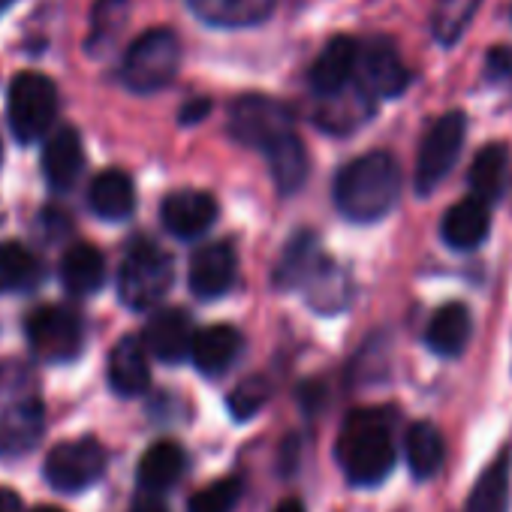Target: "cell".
Masks as SVG:
<instances>
[{
    "label": "cell",
    "instance_id": "cell-1",
    "mask_svg": "<svg viewBox=\"0 0 512 512\" xmlns=\"http://www.w3.org/2000/svg\"><path fill=\"white\" fill-rule=\"evenodd\" d=\"M338 464L350 485H380L395 470V419L383 407L353 410L338 434Z\"/></svg>",
    "mask_w": 512,
    "mask_h": 512
},
{
    "label": "cell",
    "instance_id": "cell-2",
    "mask_svg": "<svg viewBox=\"0 0 512 512\" xmlns=\"http://www.w3.org/2000/svg\"><path fill=\"white\" fill-rule=\"evenodd\" d=\"M332 196L347 220L374 223L398 205L401 166L389 151H368L338 172Z\"/></svg>",
    "mask_w": 512,
    "mask_h": 512
},
{
    "label": "cell",
    "instance_id": "cell-3",
    "mask_svg": "<svg viewBox=\"0 0 512 512\" xmlns=\"http://www.w3.org/2000/svg\"><path fill=\"white\" fill-rule=\"evenodd\" d=\"M46 425L40 377L25 362L0 365V455H25Z\"/></svg>",
    "mask_w": 512,
    "mask_h": 512
},
{
    "label": "cell",
    "instance_id": "cell-4",
    "mask_svg": "<svg viewBox=\"0 0 512 512\" xmlns=\"http://www.w3.org/2000/svg\"><path fill=\"white\" fill-rule=\"evenodd\" d=\"M181 64V43L169 28H151L124 55L121 79L136 94H154L166 88Z\"/></svg>",
    "mask_w": 512,
    "mask_h": 512
},
{
    "label": "cell",
    "instance_id": "cell-5",
    "mask_svg": "<svg viewBox=\"0 0 512 512\" xmlns=\"http://www.w3.org/2000/svg\"><path fill=\"white\" fill-rule=\"evenodd\" d=\"M172 287V260L169 253L154 241L130 244L121 275H118V296L133 311L154 308Z\"/></svg>",
    "mask_w": 512,
    "mask_h": 512
},
{
    "label": "cell",
    "instance_id": "cell-6",
    "mask_svg": "<svg viewBox=\"0 0 512 512\" xmlns=\"http://www.w3.org/2000/svg\"><path fill=\"white\" fill-rule=\"evenodd\" d=\"M229 133L256 151H269L272 145H278L284 136L296 133L293 127V112L263 94H247L238 97L229 109Z\"/></svg>",
    "mask_w": 512,
    "mask_h": 512
},
{
    "label": "cell",
    "instance_id": "cell-7",
    "mask_svg": "<svg viewBox=\"0 0 512 512\" xmlns=\"http://www.w3.org/2000/svg\"><path fill=\"white\" fill-rule=\"evenodd\" d=\"M58 112V91L43 73H19L10 82V130L19 142H37L49 133Z\"/></svg>",
    "mask_w": 512,
    "mask_h": 512
},
{
    "label": "cell",
    "instance_id": "cell-8",
    "mask_svg": "<svg viewBox=\"0 0 512 512\" xmlns=\"http://www.w3.org/2000/svg\"><path fill=\"white\" fill-rule=\"evenodd\" d=\"M28 341L37 359L49 365H64L73 362L82 353L85 344V329L82 317L64 305H43L28 317Z\"/></svg>",
    "mask_w": 512,
    "mask_h": 512
},
{
    "label": "cell",
    "instance_id": "cell-9",
    "mask_svg": "<svg viewBox=\"0 0 512 512\" xmlns=\"http://www.w3.org/2000/svg\"><path fill=\"white\" fill-rule=\"evenodd\" d=\"M464 136H467L464 112H446L428 127L419 145V157H416V193L419 196L434 193L437 184L449 175V169L455 166L461 154Z\"/></svg>",
    "mask_w": 512,
    "mask_h": 512
},
{
    "label": "cell",
    "instance_id": "cell-10",
    "mask_svg": "<svg viewBox=\"0 0 512 512\" xmlns=\"http://www.w3.org/2000/svg\"><path fill=\"white\" fill-rule=\"evenodd\" d=\"M103 470H106V449L94 437L58 443L46 455V467H43L49 485L67 494L85 491L103 476Z\"/></svg>",
    "mask_w": 512,
    "mask_h": 512
},
{
    "label": "cell",
    "instance_id": "cell-11",
    "mask_svg": "<svg viewBox=\"0 0 512 512\" xmlns=\"http://www.w3.org/2000/svg\"><path fill=\"white\" fill-rule=\"evenodd\" d=\"M353 79H359V91L368 100H386L398 97L407 88L410 73L389 40H371L365 49H359Z\"/></svg>",
    "mask_w": 512,
    "mask_h": 512
},
{
    "label": "cell",
    "instance_id": "cell-12",
    "mask_svg": "<svg viewBox=\"0 0 512 512\" xmlns=\"http://www.w3.org/2000/svg\"><path fill=\"white\" fill-rule=\"evenodd\" d=\"M238 275V256L232 250V244L226 241H211L202 244L193 256H190V290L193 296L211 302L229 293V287L235 284Z\"/></svg>",
    "mask_w": 512,
    "mask_h": 512
},
{
    "label": "cell",
    "instance_id": "cell-13",
    "mask_svg": "<svg viewBox=\"0 0 512 512\" xmlns=\"http://www.w3.org/2000/svg\"><path fill=\"white\" fill-rule=\"evenodd\" d=\"M160 217L169 235L190 241V238H199L214 223L217 202L205 190H175L163 199Z\"/></svg>",
    "mask_w": 512,
    "mask_h": 512
},
{
    "label": "cell",
    "instance_id": "cell-14",
    "mask_svg": "<svg viewBox=\"0 0 512 512\" xmlns=\"http://www.w3.org/2000/svg\"><path fill=\"white\" fill-rule=\"evenodd\" d=\"M193 323L187 317V311L181 308H166L160 314H154L148 323H145V347L151 356H157L160 362H181L190 356V347H193Z\"/></svg>",
    "mask_w": 512,
    "mask_h": 512
},
{
    "label": "cell",
    "instance_id": "cell-15",
    "mask_svg": "<svg viewBox=\"0 0 512 512\" xmlns=\"http://www.w3.org/2000/svg\"><path fill=\"white\" fill-rule=\"evenodd\" d=\"M356 61H359V46L350 37H335L314 61L311 67V88L320 97H338L347 91L350 79L356 76Z\"/></svg>",
    "mask_w": 512,
    "mask_h": 512
},
{
    "label": "cell",
    "instance_id": "cell-16",
    "mask_svg": "<svg viewBox=\"0 0 512 512\" xmlns=\"http://www.w3.org/2000/svg\"><path fill=\"white\" fill-rule=\"evenodd\" d=\"M241 353V332L235 326H208L193 335L190 359L199 374L220 377L226 374Z\"/></svg>",
    "mask_w": 512,
    "mask_h": 512
},
{
    "label": "cell",
    "instance_id": "cell-17",
    "mask_svg": "<svg viewBox=\"0 0 512 512\" xmlns=\"http://www.w3.org/2000/svg\"><path fill=\"white\" fill-rule=\"evenodd\" d=\"M109 386L121 398H136L148 392L151 386V368H148V353L142 341L136 338H121L112 353H109Z\"/></svg>",
    "mask_w": 512,
    "mask_h": 512
},
{
    "label": "cell",
    "instance_id": "cell-18",
    "mask_svg": "<svg viewBox=\"0 0 512 512\" xmlns=\"http://www.w3.org/2000/svg\"><path fill=\"white\" fill-rule=\"evenodd\" d=\"M85 166L82 139L73 127H61L43 148V175L55 190H70Z\"/></svg>",
    "mask_w": 512,
    "mask_h": 512
},
{
    "label": "cell",
    "instance_id": "cell-19",
    "mask_svg": "<svg viewBox=\"0 0 512 512\" xmlns=\"http://www.w3.org/2000/svg\"><path fill=\"white\" fill-rule=\"evenodd\" d=\"M491 229V214L488 205L479 202L476 196H467L461 202H455L446 214H443V226L440 235L449 247L455 250H473L485 241Z\"/></svg>",
    "mask_w": 512,
    "mask_h": 512
},
{
    "label": "cell",
    "instance_id": "cell-20",
    "mask_svg": "<svg viewBox=\"0 0 512 512\" xmlns=\"http://www.w3.org/2000/svg\"><path fill=\"white\" fill-rule=\"evenodd\" d=\"M190 10L214 28H250L275 13V0H190Z\"/></svg>",
    "mask_w": 512,
    "mask_h": 512
},
{
    "label": "cell",
    "instance_id": "cell-21",
    "mask_svg": "<svg viewBox=\"0 0 512 512\" xmlns=\"http://www.w3.org/2000/svg\"><path fill=\"white\" fill-rule=\"evenodd\" d=\"M470 332H473V320H470L467 305L449 302V305H443L431 317V323L425 329V344H428L431 353L452 359V356H461L464 353V347L470 341Z\"/></svg>",
    "mask_w": 512,
    "mask_h": 512
},
{
    "label": "cell",
    "instance_id": "cell-22",
    "mask_svg": "<svg viewBox=\"0 0 512 512\" xmlns=\"http://www.w3.org/2000/svg\"><path fill=\"white\" fill-rule=\"evenodd\" d=\"M187 470V455L178 443L172 440H160L154 443L142 461H139V470H136V479L139 485L148 491V494H163L169 488L178 485V479L184 476Z\"/></svg>",
    "mask_w": 512,
    "mask_h": 512
},
{
    "label": "cell",
    "instance_id": "cell-23",
    "mask_svg": "<svg viewBox=\"0 0 512 512\" xmlns=\"http://www.w3.org/2000/svg\"><path fill=\"white\" fill-rule=\"evenodd\" d=\"M91 211L103 220H124L136 208V187L133 178L121 169H106L91 181L88 190Z\"/></svg>",
    "mask_w": 512,
    "mask_h": 512
},
{
    "label": "cell",
    "instance_id": "cell-24",
    "mask_svg": "<svg viewBox=\"0 0 512 512\" xmlns=\"http://www.w3.org/2000/svg\"><path fill=\"white\" fill-rule=\"evenodd\" d=\"M509 449H500L473 482L464 512H509Z\"/></svg>",
    "mask_w": 512,
    "mask_h": 512
},
{
    "label": "cell",
    "instance_id": "cell-25",
    "mask_svg": "<svg viewBox=\"0 0 512 512\" xmlns=\"http://www.w3.org/2000/svg\"><path fill=\"white\" fill-rule=\"evenodd\" d=\"M323 263L326 260H323V253H320V244H317L314 232H299L284 247V256H281V263L275 269V284L284 287V290L305 287L323 269Z\"/></svg>",
    "mask_w": 512,
    "mask_h": 512
},
{
    "label": "cell",
    "instance_id": "cell-26",
    "mask_svg": "<svg viewBox=\"0 0 512 512\" xmlns=\"http://www.w3.org/2000/svg\"><path fill=\"white\" fill-rule=\"evenodd\" d=\"M106 281V260L91 244H70L61 260V284L73 296H91Z\"/></svg>",
    "mask_w": 512,
    "mask_h": 512
},
{
    "label": "cell",
    "instance_id": "cell-27",
    "mask_svg": "<svg viewBox=\"0 0 512 512\" xmlns=\"http://www.w3.org/2000/svg\"><path fill=\"white\" fill-rule=\"evenodd\" d=\"M509 184V148L503 142L485 145L470 166V187L473 196L485 205L500 202Z\"/></svg>",
    "mask_w": 512,
    "mask_h": 512
},
{
    "label": "cell",
    "instance_id": "cell-28",
    "mask_svg": "<svg viewBox=\"0 0 512 512\" xmlns=\"http://www.w3.org/2000/svg\"><path fill=\"white\" fill-rule=\"evenodd\" d=\"M404 452H407L410 473L416 479H431L443 467V458H446V443H443L440 428L431 422H413L404 437Z\"/></svg>",
    "mask_w": 512,
    "mask_h": 512
},
{
    "label": "cell",
    "instance_id": "cell-29",
    "mask_svg": "<svg viewBox=\"0 0 512 512\" xmlns=\"http://www.w3.org/2000/svg\"><path fill=\"white\" fill-rule=\"evenodd\" d=\"M266 160H269L272 178H275L281 193H293V190H299L305 184V178H308V151H305V142L296 133H290L278 145H272L266 151Z\"/></svg>",
    "mask_w": 512,
    "mask_h": 512
},
{
    "label": "cell",
    "instance_id": "cell-30",
    "mask_svg": "<svg viewBox=\"0 0 512 512\" xmlns=\"http://www.w3.org/2000/svg\"><path fill=\"white\" fill-rule=\"evenodd\" d=\"M37 281H40V260L37 256L19 241L0 244V293L28 290Z\"/></svg>",
    "mask_w": 512,
    "mask_h": 512
},
{
    "label": "cell",
    "instance_id": "cell-31",
    "mask_svg": "<svg viewBox=\"0 0 512 512\" xmlns=\"http://www.w3.org/2000/svg\"><path fill=\"white\" fill-rule=\"evenodd\" d=\"M476 7H479V0H437L434 22H431L434 37L443 46H452L464 34V28L470 25Z\"/></svg>",
    "mask_w": 512,
    "mask_h": 512
},
{
    "label": "cell",
    "instance_id": "cell-32",
    "mask_svg": "<svg viewBox=\"0 0 512 512\" xmlns=\"http://www.w3.org/2000/svg\"><path fill=\"white\" fill-rule=\"evenodd\" d=\"M269 398H272L269 380L260 377V374H253V377L241 380V383L229 392L226 407H229V413H232L235 422H244V419H253L256 413H260V410L269 404Z\"/></svg>",
    "mask_w": 512,
    "mask_h": 512
},
{
    "label": "cell",
    "instance_id": "cell-33",
    "mask_svg": "<svg viewBox=\"0 0 512 512\" xmlns=\"http://www.w3.org/2000/svg\"><path fill=\"white\" fill-rule=\"evenodd\" d=\"M127 13H130V0H97L91 16V52L97 43L109 46L115 34H121V28L127 25Z\"/></svg>",
    "mask_w": 512,
    "mask_h": 512
},
{
    "label": "cell",
    "instance_id": "cell-34",
    "mask_svg": "<svg viewBox=\"0 0 512 512\" xmlns=\"http://www.w3.org/2000/svg\"><path fill=\"white\" fill-rule=\"evenodd\" d=\"M241 500V482L235 476L217 479L190 497V512H232Z\"/></svg>",
    "mask_w": 512,
    "mask_h": 512
},
{
    "label": "cell",
    "instance_id": "cell-35",
    "mask_svg": "<svg viewBox=\"0 0 512 512\" xmlns=\"http://www.w3.org/2000/svg\"><path fill=\"white\" fill-rule=\"evenodd\" d=\"M485 73L494 82L512 79V52L509 49H491L488 58H485Z\"/></svg>",
    "mask_w": 512,
    "mask_h": 512
},
{
    "label": "cell",
    "instance_id": "cell-36",
    "mask_svg": "<svg viewBox=\"0 0 512 512\" xmlns=\"http://www.w3.org/2000/svg\"><path fill=\"white\" fill-rule=\"evenodd\" d=\"M208 112H211V100L199 97V100H190V103L181 106L178 121H181V124H199L202 118H208Z\"/></svg>",
    "mask_w": 512,
    "mask_h": 512
},
{
    "label": "cell",
    "instance_id": "cell-37",
    "mask_svg": "<svg viewBox=\"0 0 512 512\" xmlns=\"http://www.w3.org/2000/svg\"><path fill=\"white\" fill-rule=\"evenodd\" d=\"M22 497L10 488H0V512H22Z\"/></svg>",
    "mask_w": 512,
    "mask_h": 512
},
{
    "label": "cell",
    "instance_id": "cell-38",
    "mask_svg": "<svg viewBox=\"0 0 512 512\" xmlns=\"http://www.w3.org/2000/svg\"><path fill=\"white\" fill-rule=\"evenodd\" d=\"M133 512H169V509L157 497H139L136 506H133Z\"/></svg>",
    "mask_w": 512,
    "mask_h": 512
},
{
    "label": "cell",
    "instance_id": "cell-39",
    "mask_svg": "<svg viewBox=\"0 0 512 512\" xmlns=\"http://www.w3.org/2000/svg\"><path fill=\"white\" fill-rule=\"evenodd\" d=\"M275 512H305V506L299 500H284Z\"/></svg>",
    "mask_w": 512,
    "mask_h": 512
},
{
    "label": "cell",
    "instance_id": "cell-40",
    "mask_svg": "<svg viewBox=\"0 0 512 512\" xmlns=\"http://www.w3.org/2000/svg\"><path fill=\"white\" fill-rule=\"evenodd\" d=\"M31 512H64V509H58V506H37V509H31Z\"/></svg>",
    "mask_w": 512,
    "mask_h": 512
},
{
    "label": "cell",
    "instance_id": "cell-41",
    "mask_svg": "<svg viewBox=\"0 0 512 512\" xmlns=\"http://www.w3.org/2000/svg\"><path fill=\"white\" fill-rule=\"evenodd\" d=\"M10 4H13V0H0V13H4V10H7Z\"/></svg>",
    "mask_w": 512,
    "mask_h": 512
},
{
    "label": "cell",
    "instance_id": "cell-42",
    "mask_svg": "<svg viewBox=\"0 0 512 512\" xmlns=\"http://www.w3.org/2000/svg\"><path fill=\"white\" fill-rule=\"evenodd\" d=\"M0 160H4V148H0Z\"/></svg>",
    "mask_w": 512,
    "mask_h": 512
}]
</instances>
